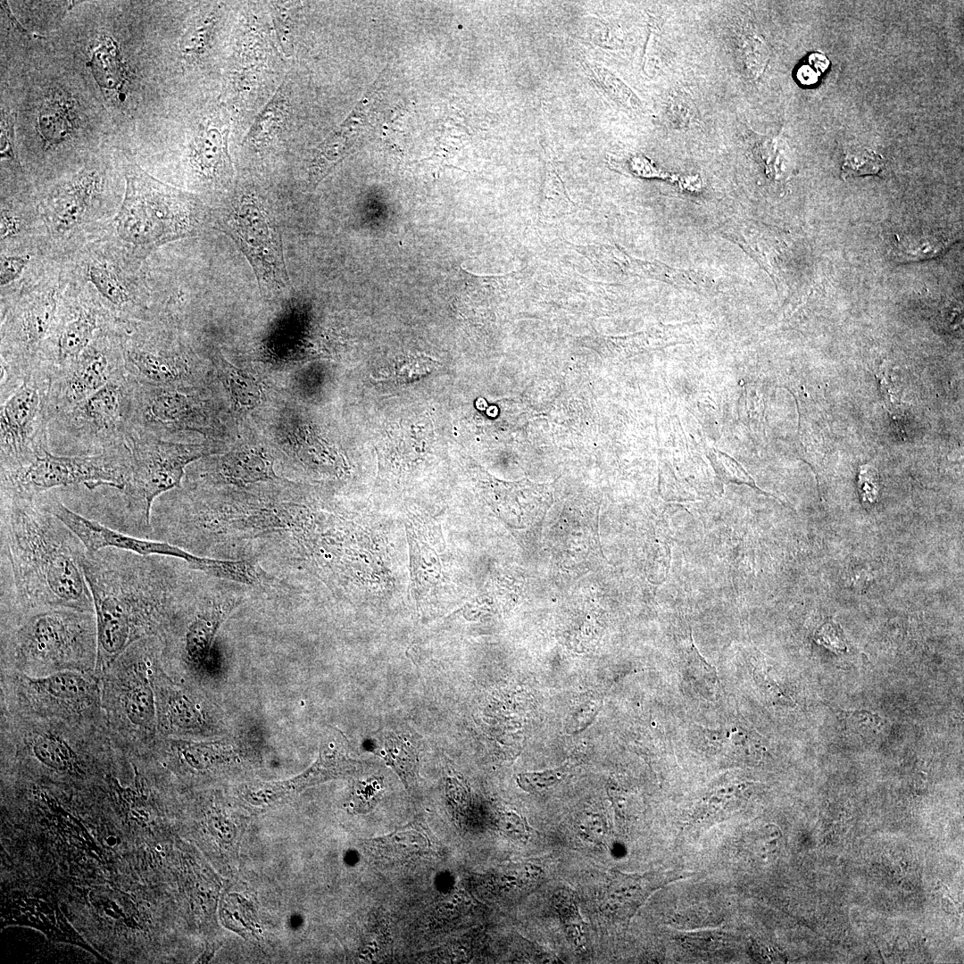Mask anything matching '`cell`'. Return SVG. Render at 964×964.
I'll return each mask as SVG.
<instances>
[{"label": "cell", "mask_w": 964, "mask_h": 964, "mask_svg": "<svg viewBox=\"0 0 964 964\" xmlns=\"http://www.w3.org/2000/svg\"><path fill=\"white\" fill-rule=\"evenodd\" d=\"M1 612L94 611L79 537L40 501L1 491Z\"/></svg>", "instance_id": "1"}, {"label": "cell", "mask_w": 964, "mask_h": 964, "mask_svg": "<svg viewBox=\"0 0 964 964\" xmlns=\"http://www.w3.org/2000/svg\"><path fill=\"white\" fill-rule=\"evenodd\" d=\"M166 557L114 548L86 553L83 568L96 622V670L104 671L130 644L154 636L164 624L178 585Z\"/></svg>", "instance_id": "2"}, {"label": "cell", "mask_w": 964, "mask_h": 964, "mask_svg": "<svg viewBox=\"0 0 964 964\" xmlns=\"http://www.w3.org/2000/svg\"><path fill=\"white\" fill-rule=\"evenodd\" d=\"M2 665L30 677L96 670L94 611L68 608L1 612Z\"/></svg>", "instance_id": "3"}, {"label": "cell", "mask_w": 964, "mask_h": 964, "mask_svg": "<svg viewBox=\"0 0 964 964\" xmlns=\"http://www.w3.org/2000/svg\"><path fill=\"white\" fill-rule=\"evenodd\" d=\"M130 474L120 492L123 509L114 529L150 538L151 511L156 498L179 487L186 468L212 453L204 444L174 443L140 430L129 439Z\"/></svg>", "instance_id": "4"}, {"label": "cell", "mask_w": 964, "mask_h": 964, "mask_svg": "<svg viewBox=\"0 0 964 964\" xmlns=\"http://www.w3.org/2000/svg\"><path fill=\"white\" fill-rule=\"evenodd\" d=\"M137 383L123 373L101 389L55 416L54 432L73 455H92L129 445L136 430Z\"/></svg>", "instance_id": "5"}, {"label": "cell", "mask_w": 964, "mask_h": 964, "mask_svg": "<svg viewBox=\"0 0 964 964\" xmlns=\"http://www.w3.org/2000/svg\"><path fill=\"white\" fill-rule=\"evenodd\" d=\"M130 474L129 445L92 455H69L45 448L20 465L1 470L0 491L36 496L63 486L121 492Z\"/></svg>", "instance_id": "6"}, {"label": "cell", "mask_w": 964, "mask_h": 964, "mask_svg": "<svg viewBox=\"0 0 964 964\" xmlns=\"http://www.w3.org/2000/svg\"><path fill=\"white\" fill-rule=\"evenodd\" d=\"M50 370L35 367L4 400L0 411V470L20 465L49 446Z\"/></svg>", "instance_id": "7"}, {"label": "cell", "mask_w": 964, "mask_h": 964, "mask_svg": "<svg viewBox=\"0 0 964 964\" xmlns=\"http://www.w3.org/2000/svg\"><path fill=\"white\" fill-rule=\"evenodd\" d=\"M218 224L245 254L262 287L281 291L289 287L276 220L256 195H239Z\"/></svg>", "instance_id": "8"}, {"label": "cell", "mask_w": 964, "mask_h": 964, "mask_svg": "<svg viewBox=\"0 0 964 964\" xmlns=\"http://www.w3.org/2000/svg\"><path fill=\"white\" fill-rule=\"evenodd\" d=\"M123 373L122 343L97 336L70 366L52 376L51 420Z\"/></svg>", "instance_id": "9"}, {"label": "cell", "mask_w": 964, "mask_h": 964, "mask_svg": "<svg viewBox=\"0 0 964 964\" xmlns=\"http://www.w3.org/2000/svg\"><path fill=\"white\" fill-rule=\"evenodd\" d=\"M17 678L21 698L32 712L79 719L99 707L98 684L89 672L64 670L40 677L18 674Z\"/></svg>", "instance_id": "10"}, {"label": "cell", "mask_w": 964, "mask_h": 964, "mask_svg": "<svg viewBox=\"0 0 964 964\" xmlns=\"http://www.w3.org/2000/svg\"><path fill=\"white\" fill-rule=\"evenodd\" d=\"M153 643V637L133 643L108 667L116 672L112 683L116 713L125 728L139 737L151 728L154 717V692L147 674Z\"/></svg>", "instance_id": "11"}, {"label": "cell", "mask_w": 964, "mask_h": 964, "mask_svg": "<svg viewBox=\"0 0 964 964\" xmlns=\"http://www.w3.org/2000/svg\"><path fill=\"white\" fill-rule=\"evenodd\" d=\"M42 503L62 520L81 541L89 553L114 548L141 555H162L180 559L199 570L204 557L193 554L175 544L132 536L87 518L67 506L56 490L37 494Z\"/></svg>", "instance_id": "12"}, {"label": "cell", "mask_w": 964, "mask_h": 964, "mask_svg": "<svg viewBox=\"0 0 964 964\" xmlns=\"http://www.w3.org/2000/svg\"><path fill=\"white\" fill-rule=\"evenodd\" d=\"M124 369L135 382L151 386H177L193 375L185 352L137 333L122 343Z\"/></svg>", "instance_id": "13"}, {"label": "cell", "mask_w": 964, "mask_h": 964, "mask_svg": "<svg viewBox=\"0 0 964 964\" xmlns=\"http://www.w3.org/2000/svg\"><path fill=\"white\" fill-rule=\"evenodd\" d=\"M100 314L92 307L79 308L57 328L55 338L40 358L52 376L70 366L91 344L100 328Z\"/></svg>", "instance_id": "14"}, {"label": "cell", "mask_w": 964, "mask_h": 964, "mask_svg": "<svg viewBox=\"0 0 964 964\" xmlns=\"http://www.w3.org/2000/svg\"><path fill=\"white\" fill-rule=\"evenodd\" d=\"M426 525L420 520H405L410 546L411 594L420 601L435 594L441 581L442 561L435 544L428 540Z\"/></svg>", "instance_id": "15"}, {"label": "cell", "mask_w": 964, "mask_h": 964, "mask_svg": "<svg viewBox=\"0 0 964 964\" xmlns=\"http://www.w3.org/2000/svg\"><path fill=\"white\" fill-rule=\"evenodd\" d=\"M228 134V124L218 113L205 121L196 138L195 165L208 179L223 180L232 172Z\"/></svg>", "instance_id": "16"}, {"label": "cell", "mask_w": 964, "mask_h": 964, "mask_svg": "<svg viewBox=\"0 0 964 964\" xmlns=\"http://www.w3.org/2000/svg\"><path fill=\"white\" fill-rule=\"evenodd\" d=\"M361 111L359 104L345 122L314 151L308 166V182L312 188L349 153L357 137Z\"/></svg>", "instance_id": "17"}, {"label": "cell", "mask_w": 964, "mask_h": 964, "mask_svg": "<svg viewBox=\"0 0 964 964\" xmlns=\"http://www.w3.org/2000/svg\"><path fill=\"white\" fill-rule=\"evenodd\" d=\"M24 744L41 764L56 771H67L77 763V745L61 730L35 727L24 736Z\"/></svg>", "instance_id": "18"}, {"label": "cell", "mask_w": 964, "mask_h": 964, "mask_svg": "<svg viewBox=\"0 0 964 964\" xmlns=\"http://www.w3.org/2000/svg\"><path fill=\"white\" fill-rule=\"evenodd\" d=\"M220 474L229 483L246 485L277 478L270 455L258 447H245L225 455Z\"/></svg>", "instance_id": "19"}, {"label": "cell", "mask_w": 964, "mask_h": 964, "mask_svg": "<svg viewBox=\"0 0 964 964\" xmlns=\"http://www.w3.org/2000/svg\"><path fill=\"white\" fill-rule=\"evenodd\" d=\"M232 608L229 602H216L196 613L185 635V651L190 660L197 661L207 655L218 627Z\"/></svg>", "instance_id": "20"}, {"label": "cell", "mask_w": 964, "mask_h": 964, "mask_svg": "<svg viewBox=\"0 0 964 964\" xmlns=\"http://www.w3.org/2000/svg\"><path fill=\"white\" fill-rule=\"evenodd\" d=\"M649 891L644 877L616 874L603 897L602 911L612 918H629L645 900Z\"/></svg>", "instance_id": "21"}, {"label": "cell", "mask_w": 964, "mask_h": 964, "mask_svg": "<svg viewBox=\"0 0 964 964\" xmlns=\"http://www.w3.org/2000/svg\"><path fill=\"white\" fill-rule=\"evenodd\" d=\"M214 364L236 406L252 409L261 402L262 389L253 377L222 356L217 357Z\"/></svg>", "instance_id": "22"}, {"label": "cell", "mask_w": 964, "mask_h": 964, "mask_svg": "<svg viewBox=\"0 0 964 964\" xmlns=\"http://www.w3.org/2000/svg\"><path fill=\"white\" fill-rule=\"evenodd\" d=\"M286 87L282 85L254 120L245 141L254 145L267 143L282 128L288 112Z\"/></svg>", "instance_id": "23"}, {"label": "cell", "mask_w": 964, "mask_h": 964, "mask_svg": "<svg viewBox=\"0 0 964 964\" xmlns=\"http://www.w3.org/2000/svg\"><path fill=\"white\" fill-rule=\"evenodd\" d=\"M427 849V842L416 828L401 831L388 837L369 843V851L375 857L404 859L420 854Z\"/></svg>", "instance_id": "24"}, {"label": "cell", "mask_w": 964, "mask_h": 964, "mask_svg": "<svg viewBox=\"0 0 964 964\" xmlns=\"http://www.w3.org/2000/svg\"><path fill=\"white\" fill-rule=\"evenodd\" d=\"M378 754L397 772L404 785L410 788L415 780L417 769V755L413 746L387 733Z\"/></svg>", "instance_id": "25"}, {"label": "cell", "mask_w": 964, "mask_h": 964, "mask_svg": "<svg viewBox=\"0 0 964 964\" xmlns=\"http://www.w3.org/2000/svg\"><path fill=\"white\" fill-rule=\"evenodd\" d=\"M360 766L361 763L345 757L343 753L325 748L321 751L318 761L303 777L300 784L309 785L351 774Z\"/></svg>", "instance_id": "26"}, {"label": "cell", "mask_w": 964, "mask_h": 964, "mask_svg": "<svg viewBox=\"0 0 964 964\" xmlns=\"http://www.w3.org/2000/svg\"><path fill=\"white\" fill-rule=\"evenodd\" d=\"M92 180L84 179V183L77 184L78 190L65 195L56 204V217L59 225L64 229H70L79 222L85 210L86 195H90Z\"/></svg>", "instance_id": "27"}, {"label": "cell", "mask_w": 964, "mask_h": 964, "mask_svg": "<svg viewBox=\"0 0 964 964\" xmlns=\"http://www.w3.org/2000/svg\"><path fill=\"white\" fill-rule=\"evenodd\" d=\"M90 281L99 293L115 308L123 310L130 302L129 295L110 270L99 266L88 270Z\"/></svg>", "instance_id": "28"}, {"label": "cell", "mask_w": 964, "mask_h": 964, "mask_svg": "<svg viewBox=\"0 0 964 964\" xmlns=\"http://www.w3.org/2000/svg\"><path fill=\"white\" fill-rule=\"evenodd\" d=\"M946 242L934 237H904L898 241L895 253L901 259L922 260L943 252Z\"/></svg>", "instance_id": "29"}, {"label": "cell", "mask_w": 964, "mask_h": 964, "mask_svg": "<svg viewBox=\"0 0 964 964\" xmlns=\"http://www.w3.org/2000/svg\"><path fill=\"white\" fill-rule=\"evenodd\" d=\"M217 20V12L211 11L195 22L183 37L181 48L185 54L195 55L204 51Z\"/></svg>", "instance_id": "30"}, {"label": "cell", "mask_w": 964, "mask_h": 964, "mask_svg": "<svg viewBox=\"0 0 964 964\" xmlns=\"http://www.w3.org/2000/svg\"><path fill=\"white\" fill-rule=\"evenodd\" d=\"M594 72L606 92L624 106L637 110L641 106L638 97L621 80L603 68L594 67Z\"/></svg>", "instance_id": "31"}, {"label": "cell", "mask_w": 964, "mask_h": 964, "mask_svg": "<svg viewBox=\"0 0 964 964\" xmlns=\"http://www.w3.org/2000/svg\"><path fill=\"white\" fill-rule=\"evenodd\" d=\"M568 769V766H562L540 772L519 774L518 783L528 792L543 791L561 781L566 776Z\"/></svg>", "instance_id": "32"}, {"label": "cell", "mask_w": 964, "mask_h": 964, "mask_svg": "<svg viewBox=\"0 0 964 964\" xmlns=\"http://www.w3.org/2000/svg\"><path fill=\"white\" fill-rule=\"evenodd\" d=\"M882 167V160L875 154H861L847 157L843 166V175L847 177L877 173Z\"/></svg>", "instance_id": "33"}, {"label": "cell", "mask_w": 964, "mask_h": 964, "mask_svg": "<svg viewBox=\"0 0 964 964\" xmlns=\"http://www.w3.org/2000/svg\"><path fill=\"white\" fill-rule=\"evenodd\" d=\"M713 464L722 480L726 482L747 484L757 488L753 479L732 459L720 454L719 456H715Z\"/></svg>", "instance_id": "34"}, {"label": "cell", "mask_w": 964, "mask_h": 964, "mask_svg": "<svg viewBox=\"0 0 964 964\" xmlns=\"http://www.w3.org/2000/svg\"><path fill=\"white\" fill-rule=\"evenodd\" d=\"M499 828L506 836L514 840L522 842L529 838V826L526 819L515 811H506L501 815Z\"/></svg>", "instance_id": "35"}, {"label": "cell", "mask_w": 964, "mask_h": 964, "mask_svg": "<svg viewBox=\"0 0 964 964\" xmlns=\"http://www.w3.org/2000/svg\"><path fill=\"white\" fill-rule=\"evenodd\" d=\"M858 488L863 502L874 503L879 494V476L877 470L870 465L860 468Z\"/></svg>", "instance_id": "36"}, {"label": "cell", "mask_w": 964, "mask_h": 964, "mask_svg": "<svg viewBox=\"0 0 964 964\" xmlns=\"http://www.w3.org/2000/svg\"><path fill=\"white\" fill-rule=\"evenodd\" d=\"M27 260L21 256H2L0 270L1 286L15 280L22 272Z\"/></svg>", "instance_id": "37"}, {"label": "cell", "mask_w": 964, "mask_h": 964, "mask_svg": "<svg viewBox=\"0 0 964 964\" xmlns=\"http://www.w3.org/2000/svg\"><path fill=\"white\" fill-rule=\"evenodd\" d=\"M380 790L378 779H369L365 782H359L355 785L354 788V800L361 807H371L373 801L376 800L377 795Z\"/></svg>", "instance_id": "38"}, {"label": "cell", "mask_w": 964, "mask_h": 964, "mask_svg": "<svg viewBox=\"0 0 964 964\" xmlns=\"http://www.w3.org/2000/svg\"><path fill=\"white\" fill-rule=\"evenodd\" d=\"M843 636L840 627L835 624L824 625L817 634L818 641L827 647L831 648L833 651L845 650Z\"/></svg>", "instance_id": "39"}, {"label": "cell", "mask_w": 964, "mask_h": 964, "mask_svg": "<svg viewBox=\"0 0 964 964\" xmlns=\"http://www.w3.org/2000/svg\"><path fill=\"white\" fill-rule=\"evenodd\" d=\"M18 229V219L6 212H3L1 215V239L12 236Z\"/></svg>", "instance_id": "40"}, {"label": "cell", "mask_w": 964, "mask_h": 964, "mask_svg": "<svg viewBox=\"0 0 964 964\" xmlns=\"http://www.w3.org/2000/svg\"><path fill=\"white\" fill-rule=\"evenodd\" d=\"M797 74L799 80L804 84L814 83L817 80V74L809 65L801 67Z\"/></svg>", "instance_id": "41"}]
</instances>
